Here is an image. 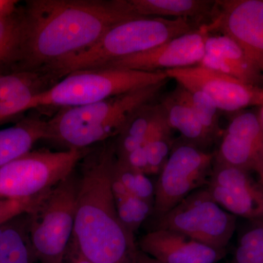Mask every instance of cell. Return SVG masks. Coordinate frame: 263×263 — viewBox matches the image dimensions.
Wrapping results in <instances>:
<instances>
[{
  "instance_id": "4fadbf2b",
  "label": "cell",
  "mask_w": 263,
  "mask_h": 263,
  "mask_svg": "<svg viewBox=\"0 0 263 263\" xmlns=\"http://www.w3.org/2000/svg\"><path fill=\"white\" fill-rule=\"evenodd\" d=\"M209 33L201 27L148 51L120 59L102 68L157 72L199 65Z\"/></svg>"
},
{
  "instance_id": "2e32d148",
  "label": "cell",
  "mask_w": 263,
  "mask_h": 263,
  "mask_svg": "<svg viewBox=\"0 0 263 263\" xmlns=\"http://www.w3.org/2000/svg\"><path fill=\"white\" fill-rule=\"evenodd\" d=\"M199 65L263 89L261 72L242 48L224 34H209L205 41V53Z\"/></svg>"
},
{
  "instance_id": "8fae6325",
  "label": "cell",
  "mask_w": 263,
  "mask_h": 263,
  "mask_svg": "<svg viewBox=\"0 0 263 263\" xmlns=\"http://www.w3.org/2000/svg\"><path fill=\"white\" fill-rule=\"evenodd\" d=\"M168 79L184 88L204 91L221 111L235 112L249 106H262L263 89L200 65L164 70Z\"/></svg>"
},
{
  "instance_id": "3957f363",
  "label": "cell",
  "mask_w": 263,
  "mask_h": 263,
  "mask_svg": "<svg viewBox=\"0 0 263 263\" xmlns=\"http://www.w3.org/2000/svg\"><path fill=\"white\" fill-rule=\"evenodd\" d=\"M200 27L185 18L129 19L114 25L90 47L41 69L59 81L76 71L102 68L120 59L148 51Z\"/></svg>"
},
{
  "instance_id": "836d02e7",
  "label": "cell",
  "mask_w": 263,
  "mask_h": 263,
  "mask_svg": "<svg viewBox=\"0 0 263 263\" xmlns=\"http://www.w3.org/2000/svg\"><path fill=\"white\" fill-rule=\"evenodd\" d=\"M260 111H259V116L260 118L261 122H262V125L263 127V105L260 106Z\"/></svg>"
},
{
  "instance_id": "5bb4252c",
  "label": "cell",
  "mask_w": 263,
  "mask_h": 263,
  "mask_svg": "<svg viewBox=\"0 0 263 263\" xmlns=\"http://www.w3.org/2000/svg\"><path fill=\"white\" fill-rule=\"evenodd\" d=\"M137 246L161 263H216L226 254V250L213 248L171 230H152L140 238Z\"/></svg>"
},
{
  "instance_id": "30bf717a",
  "label": "cell",
  "mask_w": 263,
  "mask_h": 263,
  "mask_svg": "<svg viewBox=\"0 0 263 263\" xmlns=\"http://www.w3.org/2000/svg\"><path fill=\"white\" fill-rule=\"evenodd\" d=\"M201 27L233 40L263 76V0L216 1L212 18Z\"/></svg>"
},
{
  "instance_id": "d6a6232c",
  "label": "cell",
  "mask_w": 263,
  "mask_h": 263,
  "mask_svg": "<svg viewBox=\"0 0 263 263\" xmlns=\"http://www.w3.org/2000/svg\"><path fill=\"white\" fill-rule=\"evenodd\" d=\"M254 172L257 173V181H258L263 186V152L261 160L259 161L258 165H257V168H256Z\"/></svg>"
},
{
  "instance_id": "9a60e30c",
  "label": "cell",
  "mask_w": 263,
  "mask_h": 263,
  "mask_svg": "<svg viewBox=\"0 0 263 263\" xmlns=\"http://www.w3.org/2000/svg\"><path fill=\"white\" fill-rule=\"evenodd\" d=\"M57 82L43 69L0 73V125L33 109L34 99Z\"/></svg>"
},
{
  "instance_id": "8992f818",
  "label": "cell",
  "mask_w": 263,
  "mask_h": 263,
  "mask_svg": "<svg viewBox=\"0 0 263 263\" xmlns=\"http://www.w3.org/2000/svg\"><path fill=\"white\" fill-rule=\"evenodd\" d=\"M76 171L41 197L29 212V235L41 263H64L75 224Z\"/></svg>"
},
{
  "instance_id": "7a4b0ae2",
  "label": "cell",
  "mask_w": 263,
  "mask_h": 263,
  "mask_svg": "<svg viewBox=\"0 0 263 263\" xmlns=\"http://www.w3.org/2000/svg\"><path fill=\"white\" fill-rule=\"evenodd\" d=\"M115 142H104L80 162L72 245L93 263H136L135 236L118 215L112 169Z\"/></svg>"
},
{
  "instance_id": "277c9868",
  "label": "cell",
  "mask_w": 263,
  "mask_h": 263,
  "mask_svg": "<svg viewBox=\"0 0 263 263\" xmlns=\"http://www.w3.org/2000/svg\"><path fill=\"white\" fill-rule=\"evenodd\" d=\"M167 81L117 96L64 108L47 120V141L67 149H87L117 138L138 109L152 103Z\"/></svg>"
},
{
  "instance_id": "e0dca14e",
  "label": "cell",
  "mask_w": 263,
  "mask_h": 263,
  "mask_svg": "<svg viewBox=\"0 0 263 263\" xmlns=\"http://www.w3.org/2000/svg\"><path fill=\"white\" fill-rule=\"evenodd\" d=\"M170 127L179 132L183 141L207 151L215 142L194 110L187 90L181 85L160 103Z\"/></svg>"
},
{
  "instance_id": "f546056e",
  "label": "cell",
  "mask_w": 263,
  "mask_h": 263,
  "mask_svg": "<svg viewBox=\"0 0 263 263\" xmlns=\"http://www.w3.org/2000/svg\"><path fill=\"white\" fill-rule=\"evenodd\" d=\"M64 263H93L84 258L76 250L75 247L70 241L67 252H66Z\"/></svg>"
},
{
  "instance_id": "cb8c5ba5",
  "label": "cell",
  "mask_w": 263,
  "mask_h": 263,
  "mask_svg": "<svg viewBox=\"0 0 263 263\" xmlns=\"http://www.w3.org/2000/svg\"><path fill=\"white\" fill-rule=\"evenodd\" d=\"M23 43V16L21 8L0 18V73L14 71L20 62Z\"/></svg>"
},
{
  "instance_id": "7402d4cb",
  "label": "cell",
  "mask_w": 263,
  "mask_h": 263,
  "mask_svg": "<svg viewBox=\"0 0 263 263\" xmlns=\"http://www.w3.org/2000/svg\"><path fill=\"white\" fill-rule=\"evenodd\" d=\"M172 130L160 103V110L141 146L148 162V176L160 174L168 160L175 142Z\"/></svg>"
},
{
  "instance_id": "484cf974",
  "label": "cell",
  "mask_w": 263,
  "mask_h": 263,
  "mask_svg": "<svg viewBox=\"0 0 263 263\" xmlns=\"http://www.w3.org/2000/svg\"><path fill=\"white\" fill-rule=\"evenodd\" d=\"M112 179L128 193L155 205V184L148 176L132 168L122 161L118 160L117 157L112 169Z\"/></svg>"
},
{
  "instance_id": "7c38bea8",
  "label": "cell",
  "mask_w": 263,
  "mask_h": 263,
  "mask_svg": "<svg viewBox=\"0 0 263 263\" xmlns=\"http://www.w3.org/2000/svg\"><path fill=\"white\" fill-rule=\"evenodd\" d=\"M250 173L214 161L206 187L212 198L230 214L263 221V186Z\"/></svg>"
},
{
  "instance_id": "d6986e66",
  "label": "cell",
  "mask_w": 263,
  "mask_h": 263,
  "mask_svg": "<svg viewBox=\"0 0 263 263\" xmlns=\"http://www.w3.org/2000/svg\"><path fill=\"white\" fill-rule=\"evenodd\" d=\"M47 138V120L38 116L22 117L9 127L0 129V168L32 151Z\"/></svg>"
},
{
  "instance_id": "d4e9b609",
  "label": "cell",
  "mask_w": 263,
  "mask_h": 263,
  "mask_svg": "<svg viewBox=\"0 0 263 263\" xmlns=\"http://www.w3.org/2000/svg\"><path fill=\"white\" fill-rule=\"evenodd\" d=\"M113 193L119 219L128 232L135 236L143 223L153 214L154 205L128 193L114 181Z\"/></svg>"
},
{
  "instance_id": "ac0fdd59",
  "label": "cell",
  "mask_w": 263,
  "mask_h": 263,
  "mask_svg": "<svg viewBox=\"0 0 263 263\" xmlns=\"http://www.w3.org/2000/svg\"><path fill=\"white\" fill-rule=\"evenodd\" d=\"M216 1L210 0H124L127 10L141 17L185 18L202 26L212 18Z\"/></svg>"
},
{
  "instance_id": "ffe728a7",
  "label": "cell",
  "mask_w": 263,
  "mask_h": 263,
  "mask_svg": "<svg viewBox=\"0 0 263 263\" xmlns=\"http://www.w3.org/2000/svg\"><path fill=\"white\" fill-rule=\"evenodd\" d=\"M0 263H41L29 235V212L0 224Z\"/></svg>"
},
{
  "instance_id": "9c48e42d",
  "label": "cell",
  "mask_w": 263,
  "mask_h": 263,
  "mask_svg": "<svg viewBox=\"0 0 263 263\" xmlns=\"http://www.w3.org/2000/svg\"><path fill=\"white\" fill-rule=\"evenodd\" d=\"M215 154L183 141H175L155 184L153 214L160 217L188 195L209 183Z\"/></svg>"
},
{
  "instance_id": "44dd1931",
  "label": "cell",
  "mask_w": 263,
  "mask_h": 263,
  "mask_svg": "<svg viewBox=\"0 0 263 263\" xmlns=\"http://www.w3.org/2000/svg\"><path fill=\"white\" fill-rule=\"evenodd\" d=\"M263 145L248 137L224 131L220 145L215 152L214 161L252 172L255 171L261 160Z\"/></svg>"
},
{
  "instance_id": "4dcf8cb0",
  "label": "cell",
  "mask_w": 263,
  "mask_h": 263,
  "mask_svg": "<svg viewBox=\"0 0 263 263\" xmlns=\"http://www.w3.org/2000/svg\"><path fill=\"white\" fill-rule=\"evenodd\" d=\"M18 3L14 0H0V18L13 14L18 9Z\"/></svg>"
},
{
  "instance_id": "6da1fadb",
  "label": "cell",
  "mask_w": 263,
  "mask_h": 263,
  "mask_svg": "<svg viewBox=\"0 0 263 263\" xmlns=\"http://www.w3.org/2000/svg\"><path fill=\"white\" fill-rule=\"evenodd\" d=\"M14 71L38 70L95 44L116 24L138 18L124 0H29Z\"/></svg>"
},
{
  "instance_id": "f1b7e54d",
  "label": "cell",
  "mask_w": 263,
  "mask_h": 263,
  "mask_svg": "<svg viewBox=\"0 0 263 263\" xmlns=\"http://www.w3.org/2000/svg\"><path fill=\"white\" fill-rule=\"evenodd\" d=\"M44 194L32 198L0 199V224L24 213L30 212Z\"/></svg>"
},
{
  "instance_id": "ba28073f",
  "label": "cell",
  "mask_w": 263,
  "mask_h": 263,
  "mask_svg": "<svg viewBox=\"0 0 263 263\" xmlns=\"http://www.w3.org/2000/svg\"><path fill=\"white\" fill-rule=\"evenodd\" d=\"M236 219L212 198L205 186L157 218L154 230H174L213 248L226 250L234 234Z\"/></svg>"
},
{
  "instance_id": "603a6c76",
  "label": "cell",
  "mask_w": 263,
  "mask_h": 263,
  "mask_svg": "<svg viewBox=\"0 0 263 263\" xmlns=\"http://www.w3.org/2000/svg\"><path fill=\"white\" fill-rule=\"evenodd\" d=\"M159 110L160 104L150 103L142 106L132 116L114 141L118 158H122L143 146Z\"/></svg>"
},
{
  "instance_id": "4316f807",
  "label": "cell",
  "mask_w": 263,
  "mask_h": 263,
  "mask_svg": "<svg viewBox=\"0 0 263 263\" xmlns=\"http://www.w3.org/2000/svg\"><path fill=\"white\" fill-rule=\"evenodd\" d=\"M253 223L238 240L232 263H263V221Z\"/></svg>"
},
{
  "instance_id": "83f0119b",
  "label": "cell",
  "mask_w": 263,
  "mask_h": 263,
  "mask_svg": "<svg viewBox=\"0 0 263 263\" xmlns=\"http://www.w3.org/2000/svg\"><path fill=\"white\" fill-rule=\"evenodd\" d=\"M184 88V87H183ZM190 94L194 110L208 133L216 141L222 136L219 127V109L210 97L195 88H185Z\"/></svg>"
},
{
  "instance_id": "5b68a950",
  "label": "cell",
  "mask_w": 263,
  "mask_h": 263,
  "mask_svg": "<svg viewBox=\"0 0 263 263\" xmlns=\"http://www.w3.org/2000/svg\"><path fill=\"white\" fill-rule=\"evenodd\" d=\"M164 71L98 68L76 71L64 76L33 102L39 107L81 106L168 80Z\"/></svg>"
},
{
  "instance_id": "1f68e13d",
  "label": "cell",
  "mask_w": 263,
  "mask_h": 263,
  "mask_svg": "<svg viewBox=\"0 0 263 263\" xmlns=\"http://www.w3.org/2000/svg\"><path fill=\"white\" fill-rule=\"evenodd\" d=\"M136 263H161L159 261L152 258L150 256L143 253L141 250L138 249L136 255Z\"/></svg>"
},
{
  "instance_id": "52a82bcc",
  "label": "cell",
  "mask_w": 263,
  "mask_h": 263,
  "mask_svg": "<svg viewBox=\"0 0 263 263\" xmlns=\"http://www.w3.org/2000/svg\"><path fill=\"white\" fill-rule=\"evenodd\" d=\"M87 149L32 150L0 168V199L32 198L75 172Z\"/></svg>"
}]
</instances>
